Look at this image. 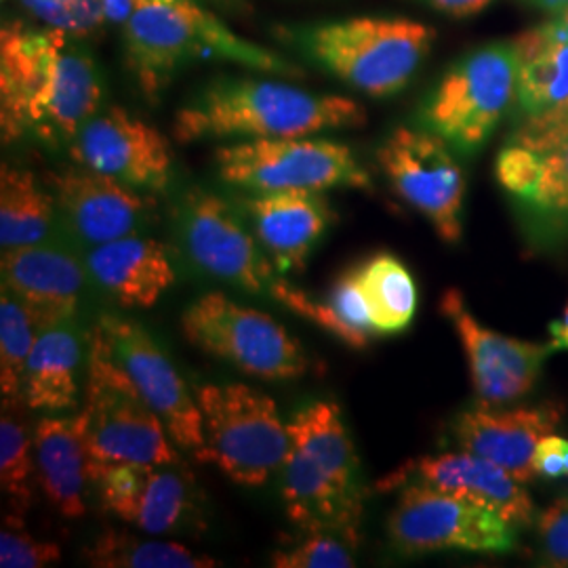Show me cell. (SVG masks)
<instances>
[{
    "mask_svg": "<svg viewBox=\"0 0 568 568\" xmlns=\"http://www.w3.org/2000/svg\"><path fill=\"white\" fill-rule=\"evenodd\" d=\"M366 110L344 95H325L262 79H222L178 110L173 140H276L356 129Z\"/></svg>",
    "mask_w": 568,
    "mask_h": 568,
    "instance_id": "cell-1",
    "label": "cell"
},
{
    "mask_svg": "<svg viewBox=\"0 0 568 568\" xmlns=\"http://www.w3.org/2000/svg\"><path fill=\"white\" fill-rule=\"evenodd\" d=\"M201 60L232 61L260 72L302 77L291 61L241 39L196 0H138L124 23V61L150 103H156L182 65Z\"/></svg>",
    "mask_w": 568,
    "mask_h": 568,
    "instance_id": "cell-2",
    "label": "cell"
},
{
    "mask_svg": "<svg viewBox=\"0 0 568 568\" xmlns=\"http://www.w3.org/2000/svg\"><path fill=\"white\" fill-rule=\"evenodd\" d=\"M284 37L328 74L368 98H389L417 74L436 30L408 18H347L293 28Z\"/></svg>",
    "mask_w": 568,
    "mask_h": 568,
    "instance_id": "cell-3",
    "label": "cell"
},
{
    "mask_svg": "<svg viewBox=\"0 0 568 568\" xmlns=\"http://www.w3.org/2000/svg\"><path fill=\"white\" fill-rule=\"evenodd\" d=\"M84 403L79 410L89 469L105 466H173L178 450L159 415L112 354L100 323L89 337Z\"/></svg>",
    "mask_w": 568,
    "mask_h": 568,
    "instance_id": "cell-4",
    "label": "cell"
},
{
    "mask_svg": "<svg viewBox=\"0 0 568 568\" xmlns=\"http://www.w3.org/2000/svg\"><path fill=\"white\" fill-rule=\"evenodd\" d=\"M204 445L194 455L241 487H262L281 471L291 448L276 403L244 384H206L196 392Z\"/></svg>",
    "mask_w": 568,
    "mask_h": 568,
    "instance_id": "cell-5",
    "label": "cell"
},
{
    "mask_svg": "<svg viewBox=\"0 0 568 568\" xmlns=\"http://www.w3.org/2000/svg\"><path fill=\"white\" fill-rule=\"evenodd\" d=\"M180 328L187 344L262 382L300 379L310 368L300 339L270 314L224 293H206L187 305Z\"/></svg>",
    "mask_w": 568,
    "mask_h": 568,
    "instance_id": "cell-6",
    "label": "cell"
},
{
    "mask_svg": "<svg viewBox=\"0 0 568 568\" xmlns=\"http://www.w3.org/2000/svg\"><path fill=\"white\" fill-rule=\"evenodd\" d=\"M215 166L225 183L253 194L333 187L373 190V180L349 145L325 138L243 140L215 150Z\"/></svg>",
    "mask_w": 568,
    "mask_h": 568,
    "instance_id": "cell-7",
    "label": "cell"
},
{
    "mask_svg": "<svg viewBox=\"0 0 568 568\" xmlns=\"http://www.w3.org/2000/svg\"><path fill=\"white\" fill-rule=\"evenodd\" d=\"M516 100L511 42H490L448 68L427 98L422 121L450 148L471 154L488 142Z\"/></svg>",
    "mask_w": 568,
    "mask_h": 568,
    "instance_id": "cell-8",
    "label": "cell"
},
{
    "mask_svg": "<svg viewBox=\"0 0 568 568\" xmlns=\"http://www.w3.org/2000/svg\"><path fill=\"white\" fill-rule=\"evenodd\" d=\"M392 190L424 215L443 243L457 244L464 234L466 175L440 135L429 129L396 126L377 148Z\"/></svg>",
    "mask_w": 568,
    "mask_h": 568,
    "instance_id": "cell-9",
    "label": "cell"
},
{
    "mask_svg": "<svg viewBox=\"0 0 568 568\" xmlns=\"http://www.w3.org/2000/svg\"><path fill=\"white\" fill-rule=\"evenodd\" d=\"M387 535L392 546L406 556L508 554L516 548V528L504 516L422 485L400 487V497L387 518Z\"/></svg>",
    "mask_w": 568,
    "mask_h": 568,
    "instance_id": "cell-10",
    "label": "cell"
},
{
    "mask_svg": "<svg viewBox=\"0 0 568 568\" xmlns=\"http://www.w3.org/2000/svg\"><path fill=\"white\" fill-rule=\"evenodd\" d=\"M68 34L9 21L0 30V129L13 143L39 133L72 58Z\"/></svg>",
    "mask_w": 568,
    "mask_h": 568,
    "instance_id": "cell-11",
    "label": "cell"
},
{
    "mask_svg": "<svg viewBox=\"0 0 568 568\" xmlns=\"http://www.w3.org/2000/svg\"><path fill=\"white\" fill-rule=\"evenodd\" d=\"M178 227L190 262L211 278L267 295L276 281L274 264L255 232L222 196L194 187L183 196Z\"/></svg>",
    "mask_w": 568,
    "mask_h": 568,
    "instance_id": "cell-12",
    "label": "cell"
},
{
    "mask_svg": "<svg viewBox=\"0 0 568 568\" xmlns=\"http://www.w3.org/2000/svg\"><path fill=\"white\" fill-rule=\"evenodd\" d=\"M438 307L466 352L469 379L478 403L509 405L532 392L541 379L544 365L556 352L554 345L516 339L480 325L467 310L459 288H447Z\"/></svg>",
    "mask_w": 568,
    "mask_h": 568,
    "instance_id": "cell-13",
    "label": "cell"
},
{
    "mask_svg": "<svg viewBox=\"0 0 568 568\" xmlns=\"http://www.w3.org/2000/svg\"><path fill=\"white\" fill-rule=\"evenodd\" d=\"M100 326L112 354L140 389L143 400L159 415L173 445L196 453L204 445L203 413L180 371L156 339L140 323L105 314Z\"/></svg>",
    "mask_w": 568,
    "mask_h": 568,
    "instance_id": "cell-14",
    "label": "cell"
},
{
    "mask_svg": "<svg viewBox=\"0 0 568 568\" xmlns=\"http://www.w3.org/2000/svg\"><path fill=\"white\" fill-rule=\"evenodd\" d=\"M74 163L135 190L161 192L171 182L173 152L163 133L119 105L95 114L70 143Z\"/></svg>",
    "mask_w": 568,
    "mask_h": 568,
    "instance_id": "cell-15",
    "label": "cell"
},
{
    "mask_svg": "<svg viewBox=\"0 0 568 568\" xmlns=\"http://www.w3.org/2000/svg\"><path fill=\"white\" fill-rule=\"evenodd\" d=\"M405 485H422L462 497L504 516L514 527L532 523L535 506L525 483L514 478L508 469L464 448L406 462L377 483V488L398 490Z\"/></svg>",
    "mask_w": 568,
    "mask_h": 568,
    "instance_id": "cell-16",
    "label": "cell"
},
{
    "mask_svg": "<svg viewBox=\"0 0 568 568\" xmlns=\"http://www.w3.org/2000/svg\"><path fill=\"white\" fill-rule=\"evenodd\" d=\"M560 424L562 406L556 403L508 408L480 403L453 422V438L457 447L508 469L514 478L528 485L537 478L535 450L546 436L556 434Z\"/></svg>",
    "mask_w": 568,
    "mask_h": 568,
    "instance_id": "cell-17",
    "label": "cell"
},
{
    "mask_svg": "<svg viewBox=\"0 0 568 568\" xmlns=\"http://www.w3.org/2000/svg\"><path fill=\"white\" fill-rule=\"evenodd\" d=\"M49 190L61 222L89 246L138 234L148 215L135 187L81 164L51 173Z\"/></svg>",
    "mask_w": 568,
    "mask_h": 568,
    "instance_id": "cell-18",
    "label": "cell"
},
{
    "mask_svg": "<svg viewBox=\"0 0 568 568\" xmlns=\"http://www.w3.org/2000/svg\"><path fill=\"white\" fill-rule=\"evenodd\" d=\"M2 288L26 305L39 326L70 323L81 304L87 265L58 244L2 248Z\"/></svg>",
    "mask_w": 568,
    "mask_h": 568,
    "instance_id": "cell-19",
    "label": "cell"
},
{
    "mask_svg": "<svg viewBox=\"0 0 568 568\" xmlns=\"http://www.w3.org/2000/svg\"><path fill=\"white\" fill-rule=\"evenodd\" d=\"M173 466H105L91 474L103 509L148 535L182 527L192 514L190 487Z\"/></svg>",
    "mask_w": 568,
    "mask_h": 568,
    "instance_id": "cell-20",
    "label": "cell"
},
{
    "mask_svg": "<svg viewBox=\"0 0 568 568\" xmlns=\"http://www.w3.org/2000/svg\"><path fill=\"white\" fill-rule=\"evenodd\" d=\"M253 232L281 274L302 272L312 248L333 222L323 192L283 190L243 201Z\"/></svg>",
    "mask_w": 568,
    "mask_h": 568,
    "instance_id": "cell-21",
    "label": "cell"
},
{
    "mask_svg": "<svg viewBox=\"0 0 568 568\" xmlns=\"http://www.w3.org/2000/svg\"><path fill=\"white\" fill-rule=\"evenodd\" d=\"M84 265L93 283L124 307H152L175 283L164 244L140 234L91 246Z\"/></svg>",
    "mask_w": 568,
    "mask_h": 568,
    "instance_id": "cell-22",
    "label": "cell"
},
{
    "mask_svg": "<svg viewBox=\"0 0 568 568\" xmlns=\"http://www.w3.org/2000/svg\"><path fill=\"white\" fill-rule=\"evenodd\" d=\"M37 480L47 501L63 518H82L91 483L81 415L42 417L34 429Z\"/></svg>",
    "mask_w": 568,
    "mask_h": 568,
    "instance_id": "cell-23",
    "label": "cell"
},
{
    "mask_svg": "<svg viewBox=\"0 0 568 568\" xmlns=\"http://www.w3.org/2000/svg\"><path fill=\"white\" fill-rule=\"evenodd\" d=\"M291 445L300 448L335 487L365 501L361 459L339 406L333 400H316L302 406L286 422Z\"/></svg>",
    "mask_w": 568,
    "mask_h": 568,
    "instance_id": "cell-24",
    "label": "cell"
},
{
    "mask_svg": "<svg viewBox=\"0 0 568 568\" xmlns=\"http://www.w3.org/2000/svg\"><path fill=\"white\" fill-rule=\"evenodd\" d=\"M511 42L523 119L548 112L568 98V39L558 21L537 23Z\"/></svg>",
    "mask_w": 568,
    "mask_h": 568,
    "instance_id": "cell-25",
    "label": "cell"
},
{
    "mask_svg": "<svg viewBox=\"0 0 568 568\" xmlns=\"http://www.w3.org/2000/svg\"><path fill=\"white\" fill-rule=\"evenodd\" d=\"M79 335L68 326H41L23 373V403L32 410L60 413L79 403Z\"/></svg>",
    "mask_w": 568,
    "mask_h": 568,
    "instance_id": "cell-26",
    "label": "cell"
},
{
    "mask_svg": "<svg viewBox=\"0 0 568 568\" xmlns=\"http://www.w3.org/2000/svg\"><path fill=\"white\" fill-rule=\"evenodd\" d=\"M58 204L32 171L2 164L0 169V246L16 248L42 243L55 224Z\"/></svg>",
    "mask_w": 568,
    "mask_h": 568,
    "instance_id": "cell-27",
    "label": "cell"
},
{
    "mask_svg": "<svg viewBox=\"0 0 568 568\" xmlns=\"http://www.w3.org/2000/svg\"><path fill=\"white\" fill-rule=\"evenodd\" d=\"M366 304L379 335L403 333L417 312V284L398 257L377 253L358 267Z\"/></svg>",
    "mask_w": 568,
    "mask_h": 568,
    "instance_id": "cell-28",
    "label": "cell"
},
{
    "mask_svg": "<svg viewBox=\"0 0 568 568\" xmlns=\"http://www.w3.org/2000/svg\"><path fill=\"white\" fill-rule=\"evenodd\" d=\"M87 565L95 568H213L215 558L173 541L143 539L138 535L108 528L84 551Z\"/></svg>",
    "mask_w": 568,
    "mask_h": 568,
    "instance_id": "cell-29",
    "label": "cell"
},
{
    "mask_svg": "<svg viewBox=\"0 0 568 568\" xmlns=\"http://www.w3.org/2000/svg\"><path fill=\"white\" fill-rule=\"evenodd\" d=\"M34 314L2 288L0 295V389L2 405L23 398V373L39 335Z\"/></svg>",
    "mask_w": 568,
    "mask_h": 568,
    "instance_id": "cell-30",
    "label": "cell"
},
{
    "mask_svg": "<svg viewBox=\"0 0 568 568\" xmlns=\"http://www.w3.org/2000/svg\"><path fill=\"white\" fill-rule=\"evenodd\" d=\"M37 474L34 438L28 436L26 426L11 415L0 422V485L9 499L13 516L23 518L32 506V480Z\"/></svg>",
    "mask_w": 568,
    "mask_h": 568,
    "instance_id": "cell-31",
    "label": "cell"
},
{
    "mask_svg": "<svg viewBox=\"0 0 568 568\" xmlns=\"http://www.w3.org/2000/svg\"><path fill=\"white\" fill-rule=\"evenodd\" d=\"M325 300L339 325L342 344L352 349H365L371 344V339L379 335L371 318L358 267L344 272L328 288Z\"/></svg>",
    "mask_w": 568,
    "mask_h": 568,
    "instance_id": "cell-32",
    "label": "cell"
},
{
    "mask_svg": "<svg viewBox=\"0 0 568 568\" xmlns=\"http://www.w3.org/2000/svg\"><path fill=\"white\" fill-rule=\"evenodd\" d=\"M276 568H352L356 567L352 546L328 530H305L304 539L270 556Z\"/></svg>",
    "mask_w": 568,
    "mask_h": 568,
    "instance_id": "cell-33",
    "label": "cell"
},
{
    "mask_svg": "<svg viewBox=\"0 0 568 568\" xmlns=\"http://www.w3.org/2000/svg\"><path fill=\"white\" fill-rule=\"evenodd\" d=\"M61 548L53 541H41L23 528V518L9 516L0 530V567L44 568L58 565Z\"/></svg>",
    "mask_w": 568,
    "mask_h": 568,
    "instance_id": "cell-34",
    "label": "cell"
},
{
    "mask_svg": "<svg viewBox=\"0 0 568 568\" xmlns=\"http://www.w3.org/2000/svg\"><path fill=\"white\" fill-rule=\"evenodd\" d=\"M21 4L42 23L65 34H91L108 20L102 0H21Z\"/></svg>",
    "mask_w": 568,
    "mask_h": 568,
    "instance_id": "cell-35",
    "label": "cell"
},
{
    "mask_svg": "<svg viewBox=\"0 0 568 568\" xmlns=\"http://www.w3.org/2000/svg\"><path fill=\"white\" fill-rule=\"evenodd\" d=\"M541 173V154L525 148L520 143L509 142L497 156L495 175L499 185L516 196L518 201L530 204Z\"/></svg>",
    "mask_w": 568,
    "mask_h": 568,
    "instance_id": "cell-36",
    "label": "cell"
},
{
    "mask_svg": "<svg viewBox=\"0 0 568 568\" xmlns=\"http://www.w3.org/2000/svg\"><path fill=\"white\" fill-rule=\"evenodd\" d=\"M541 154V173L530 204L541 211L568 215V142Z\"/></svg>",
    "mask_w": 568,
    "mask_h": 568,
    "instance_id": "cell-37",
    "label": "cell"
},
{
    "mask_svg": "<svg viewBox=\"0 0 568 568\" xmlns=\"http://www.w3.org/2000/svg\"><path fill=\"white\" fill-rule=\"evenodd\" d=\"M511 143H520L535 152H548L551 148L568 142V98L548 112L537 116H525L516 126Z\"/></svg>",
    "mask_w": 568,
    "mask_h": 568,
    "instance_id": "cell-38",
    "label": "cell"
},
{
    "mask_svg": "<svg viewBox=\"0 0 568 568\" xmlns=\"http://www.w3.org/2000/svg\"><path fill=\"white\" fill-rule=\"evenodd\" d=\"M537 530L549 567L568 568V495L541 511Z\"/></svg>",
    "mask_w": 568,
    "mask_h": 568,
    "instance_id": "cell-39",
    "label": "cell"
},
{
    "mask_svg": "<svg viewBox=\"0 0 568 568\" xmlns=\"http://www.w3.org/2000/svg\"><path fill=\"white\" fill-rule=\"evenodd\" d=\"M535 474L541 478H565L568 476V440L556 434L546 436L535 450Z\"/></svg>",
    "mask_w": 568,
    "mask_h": 568,
    "instance_id": "cell-40",
    "label": "cell"
},
{
    "mask_svg": "<svg viewBox=\"0 0 568 568\" xmlns=\"http://www.w3.org/2000/svg\"><path fill=\"white\" fill-rule=\"evenodd\" d=\"M419 2L455 20H467L487 11L495 0H419Z\"/></svg>",
    "mask_w": 568,
    "mask_h": 568,
    "instance_id": "cell-41",
    "label": "cell"
},
{
    "mask_svg": "<svg viewBox=\"0 0 568 568\" xmlns=\"http://www.w3.org/2000/svg\"><path fill=\"white\" fill-rule=\"evenodd\" d=\"M549 344L556 352L568 349V304L562 316L549 325Z\"/></svg>",
    "mask_w": 568,
    "mask_h": 568,
    "instance_id": "cell-42",
    "label": "cell"
},
{
    "mask_svg": "<svg viewBox=\"0 0 568 568\" xmlns=\"http://www.w3.org/2000/svg\"><path fill=\"white\" fill-rule=\"evenodd\" d=\"M528 4L546 11L549 16H560L568 7V0H527Z\"/></svg>",
    "mask_w": 568,
    "mask_h": 568,
    "instance_id": "cell-43",
    "label": "cell"
},
{
    "mask_svg": "<svg viewBox=\"0 0 568 568\" xmlns=\"http://www.w3.org/2000/svg\"><path fill=\"white\" fill-rule=\"evenodd\" d=\"M554 20L558 21V26H560V30H562V34L568 39V7L560 13V16H556Z\"/></svg>",
    "mask_w": 568,
    "mask_h": 568,
    "instance_id": "cell-44",
    "label": "cell"
}]
</instances>
